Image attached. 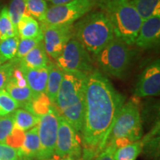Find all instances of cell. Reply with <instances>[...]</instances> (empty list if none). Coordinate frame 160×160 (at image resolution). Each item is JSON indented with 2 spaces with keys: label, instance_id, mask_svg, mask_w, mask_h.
<instances>
[{
  "label": "cell",
  "instance_id": "cell-1",
  "mask_svg": "<svg viewBox=\"0 0 160 160\" xmlns=\"http://www.w3.org/2000/svg\"><path fill=\"white\" fill-rule=\"evenodd\" d=\"M124 102L125 97L101 72L94 70L88 74L81 131L83 160H92L105 148Z\"/></svg>",
  "mask_w": 160,
  "mask_h": 160
},
{
  "label": "cell",
  "instance_id": "cell-2",
  "mask_svg": "<svg viewBox=\"0 0 160 160\" xmlns=\"http://www.w3.org/2000/svg\"><path fill=\"white\" fill-rule=\"evenodd\" d=\"M87 74L64 72L54 108L77 133L82 129L85 114V90Z\"/></svg>",
  "mask_w": 160,
  "mask_h": 160
},
{
  "label": "cell",
  "instance_id": "cell-3",
  "mask_svg": "<svg viewBox=\"0 0 160 160\" xmlns=\"http://www.w3.org/2000/svg\"><path fill=\"white\" fill-rule=\"evenodd\" d=\"M73 37L95 56L115 37L108 17L102 11L87 13L73 25Z\"/></svg>",
  "mask_w": 160,
  "mask_h": 160
},
{
  "label": "cell",
  "instance_id": "cell-4",
  "mask_svg": "<svg viewBox=\"0 0 160 160\" xmlns=\"http://www.w3.org/2000/svg\"><path fill=\"white\" fill-rule=\"evenodd\" d=\"M97 5L108 17L115 37L134 45L143 21L128 0H98Z\"/></svg>",
  "mask_w": 160,
  "mask_h": 160
},
{
  "label": "cell",
  "instance_id": "cell-5",
  "mask_svg": "<svg viewBox=\"0 0 160 160\" xmlns=\"http://www.w3.org/2000/svg\"><path fill=\"white\" fill-rule=\"evenodd\" d=\"M96 57L103 72L113 77L122 78L131 66L133 52L125 42L115 37Z\"/></svg>",
  "mask_w": 160,
  "mask_h": 160
},
{
  "label": "cell",
  "instance_id": "cell-6",
  "mask_svg": "<svg viewBox=\"0 0 160 160\" xmlns=\"http://www.w3.org/2000/svg\"><path fill=\"white\" fill-rule=\"evenodd\" d=\"M142 134V128L139 108L134 102L129 101L124 104L117 115L105 146L119 138L127 139L133 143L139 141Z\"/></svg>",
  "mask_w": 160,
  "mask_h": 160
},
{
  "label": "cell",
  "instance_id": "cell-7",
  "mask_svg": "<svg viewBox=\"0 0 160 160\" xmlns=\"http://www.w3.org/2000/svg\"><path fill=\"white\" fill-rule=\"evenodd\" d=\"M58 68L63 72L89 74L94 71L89 52L76 38L72 37L56 59Z\"/></svg>",
  "mask_w": 160,
  "mask_h": 160
},
{
  "label": "cell",
  "instance_id": "cell-8",
  "mask_svg": "<svg viewBox=\"0 0 160 160\" xmlns=\"http://www.w3.org/2000/svg\"><path fill=\"white\" fill-rule=\"evenodd\" d=\"M98 0H73L61 5H53L48 9L42 24L45 25H70L88 13Z\"/></svg>",
  "mask_w": 160,
  "mask_h": 160
},
{
  "label": "cell",
  "instance_id": "cell-9",
  "mask_svg": "<svg viewBox=\"0 0 160 160\" xmlns=\"http://www.w3.org/2000/svg\"><path fill=\"white\" fill-rule=\"evenodd\" d=\"M59 114L53 106L48 113L39 117L37 124L40 152L37 160H48L53 157L59 127Z\"/></svg>",
  "mask_w": 160,
  "mask_h": 160
},
{
  "label": "cell",
  "instance_id": "cell-10",
  "mask_svg": "<svg viewBox=\"0 0 160 160\" xmlns=\"http://www.w3.org/2000/svg\"><path fill=\"white\" fill-rule=\"evenodd\" d=\"M41 29L46 53L56 60L62 53L66 44L74 36L73 25L53 26L42 24Z\"/></svg>",
  "mask_w": 160,
  "mask_h": 160
},
{
  "label": "cell",
  "instance_id": "cell-11",
  "mask_svg": "<svg viewBox=\"0 0 160 160\" xmlns=\"http://www.w3.org/2000/svg\"><path fill=\"white\" fill-rule=\"evenodd\" d=\"M55 153L56 157L58 158H79L81 155V148L78 133L60 115Z\"/></svg>",
  "mask_w": 160,
  "mask_h": 160
},
{
  "label": "cell",
  "instance_id": "cell-12",
  "mask_svg": "<svg viewBox=\"0 0 160 160\" xmlns=\"http://www.w3.org/2000/svg\"><path fill=\"white\" fill-rule=\"evenodd\" d=\"M160 91V62L158 59L143 70L136 85L134 94L137 97L157 96Z\"/></svg>",
  "mask_w": 160,
  "mask_h": 160
},
{
  "label": "cell",
  "instance_id": "cell-13",
  "mask_svg": "<svg viewBox=\"0 0 160 160\" xmlns=\"http://www.w3.org/2000/svg\"><path fill=\"white\" fill-rule=\"evenodd\" d=\"M160 40V16L144 20L136 39L135 45L142 49L153 48Z\"/></svg>",
  "mask_w": 160,
  "mask_h": 160
},
{
  "label": "cell",
  "instance_id": "cell-14",
  "mask_svg": "<svg viewBox=\"0 0 160 160\" xmlns=\"http://www.w3.org/2000/svg\"><path fill=\"white\" fill-rule=\"evenodd\" d=\"M48 66L39 69H26L19 66L25 76L28 85L33 92V98L45 93L48 77Z\"/></svg>",
  "mask_w": 160,
  "mask_h": 160
},
{
  "label": "cell",
  "instance_id": "cell-15",
  "mask_svg": "<svg viewBox=\"0 0 160 160\" xmlns=\"http://www.w3.org/2000/svg\"><path fill=\"white\" fill-rule=\"evenodd\" d=\"M50 63L51 62L44 48L43 41H42L20 60L18 65L22 68L39 69L48 67Z\"/></svg>",
  "mask_w": 160,
  "mask_h": 160
},
{
  "label": "cell",
  "instance_id": "cell-16",
  "mask_svg": "<svg viewBox=\"0 0 160 160\" xmlns=\"http://www.w3.org/2000/svg\"><path fill=\"white\" fill-rule=\"evenodd\" d=\"M19 149L22 154L23 160H37L40 152V141L37 125L27 131L25 141Z\"/></svg>",
  "mask_w": 160,
  "mask_h": 160
},
{
  "label": "cell",
  "instance_id": "cell-17",
  "mask_svg": "<svg viewBox=\"0 0 160 160\" xmlns=\"http://www.w3.org/2000/svg\"><path fill=\"white\" fill-rule=\"evenodd\" d=\"M48 67V77L45 93L48 97L52 105H54L57 93L64 77V72L56 64L51 62Z\"/></svg>",
  "mask_w": 160,
  "mask_h": 160
},
{
  "label": "cell",
  "instance_id": "cell-18",
  "mask_svg": "<svg viewBox=\"0 0 160 160\" xmlns=\"http://www.w3.org/2000/svg\"><path fill=\"white\" fill-rule=\"evenodd\" d=\"M17 34L21 39H31L42 35V31L37 19L24 15L18 23Z\"/></svg>",
  "mask_w": 160,
  "mask_h": 160
},
{
  "label": "cell",
  "instance_id": "cell-19",
  "mask_svg": "<svg viewBox=\"0 0 160 160\" xmlns=\"http://www.w3.org/2000/svg\"><path fill=\"white\" fill-rule=\"evenodd\" d=\"M5 89L10 96L19 104L20 107H25L33 99V92L29 86L20 87L16 84L12 77L6 85Z\"/></svg>",
  "mask_w": 160,
  "mask_h": 160
},
{
  "label": "cell",
  "instance_id": "cell-20",
  "mask_svg": "<svg viewBox=\"0 0 160 160\" xmlns=\"http://www.w3.org/2000/svg\"><path fill=\"white\" fill-rule=\"evenodd\" d=\"M142 21L160 16V0H128Z\"/></svg>",
  "mask_w": 160,
  "mask_h": 160
},
{
  "label": "cell",
  "instance_id": "cell-21",
  "mask_svg": "<svg viewBox=\"0 0 160 160\" xmlns=\"http://www.w3.org/2000/svg\"><path fill=\"white\" fill-rule=\"evenodd\" d=\"M14 127L27 131L37 125L39 117L26 109H17L13 113Z\"/></svg>",
  "mask_w": 160,
  "mask_h": 160
},
{
  "label": "cell",
  "instance_id": "cell-22",
  "mask_svg": "<svg viewBox=\"0 0 160 160\" xmlns=\"http://www.w3.org/2000/svg\"><path fill=\"white\" fill-rule=\"evenodd\" d=\"M53 107V105H52L48 97L44 93L33 98L31 102L26 105L24 108L38 117H40L48 113Z\"/></svg>",
  "mask_w": 160,
  "mask_h": 160
},
{
  "label": "cell",
  "instance_id": "cell-23",
  "mask_svg": "<svg viewBox=\"0 0 160 160\" xmlns=\"http://www.w3.org/2000/svg\"><path fill=\"white\" fill-rule=\"evenodd\" d=\"M144 142L137 141L115 151V160H136L143 148Z\"/></svg>",
  "mask_w": 160,
  "mask_h": 160
},
{
  "label": "cell",
  "instance_id": "cell-24",
  "mask_svg": "<svg viewBox=\"0 0 160 160\" xmlns=\"http://www.w3.org/2000/svg\"><path fill=\"white\" fill-rule=\"evenodd\" d=\"M18 36L17 30L9 17L8 7H3L0 11V41Z\"/></svg>",
  "mask_w": 160,
  "mask_h": 160
},
{
  "label": "cell",
  "instance_id": "cell-25",
  "mask_svg": "<svg viewBox=\"0 0 160 160\" xmlns=\"http://www.w3.org/2000/svg\"><path fill=\"white\" fill-rule=\"evenodd\" d=\"M25 3L28 15L38 19L42 23L45 19L48 7L45 0H24Z\"/></svg>",
  "mask_w": 160,
  "mask_h": 160
},
{
  "label": "cell",
  "instance_id": "cell-26",
  "mask_svg": "<svg viewBox=\"0 0 160 160\" xmlns=\"http://www.w3.org/2000/svg\"><path fill=\"white\" fill-rule=\"evenodd\" d=\"M19 42V38L18 36L0 41V57L5 62L14 59Z\"/></svg>",
  "mask_w": 160,
  "mask_h": 160
},
{
  "label": "cell",
  "instance_id": "cell-27",
  "mask_svg": "<svg viewBox=\"0 0 160 160\" xmlns=\"http://www.w3.org/2000/svg\"><path fill=\"white\" fill-rule=\"evenodd\" d=\"M42 41H43V35L39 36L35 38L31 39H22L19 40V45H18L17 54L13 61L19 63V61L25 56L29 53L32 49H33L36 46L39 45Z\"/></svg>",
  "mask_w": 160,
  "mask_h": 160
},
{
  "label": "cell",
  "instance_id": "cell-28",
  "mask_svg": "<svg viewBox=\"0 0 160 160\" xmlns=\"http://www.w3.org/2000/svg\"><path fill=\"white\" fill-rule=\"evenodd\" d=\"M8 9L9 17L17 31V25L21 18L24 15L28 16L26 10L25 3L24 0H11Z\"/></svg>",
  "mask_w": 160,
  "mask_h": 160
},
{
  "label": "cell",
  "instance_id": "cell-29",
  "mask_svg": "<svg viewBox=\"0 0 160 160\" xmlns=\"http://www.w3.org/2000/svg\"><path fill=\"white\" fill-rule=\"evenodd\" d=\"M20 105L12 98L5 88L0 90V117L13 113Z\"/></svg>",
  "mask_w": 160,
  "mask_h": 160
},
{
  "label": "cell",
  "instance_id": "cell-30",
  "mask_svg": "<svg viewBox=\"0 0 160 160\" xmlns=\"http://www.w3.org/2000/svg\"><path fill=\"white\" fill-rule=\"evenodd\" d=\"M14 126L13 113L0 118V143L5 144L8 137Z\"/></svg>",
  "mask_w": 160,
  "mask_h": 160
},
{
  "label": "cell",
  "instance_id": "cell-31",
  "mask_svg": "<svg viewBox=\"0 0 160 160\" xmlns=\"http://www.w3.org/2000/svg\"><path fill=\"white\" fill-rule=\"evenodd\" d=\"M25 138V132L13 126L11 133L6 138L5 144L14 148L19 149L22 146Z\"/></svg>",
  "mask_w": 160,
  "mask_h": 160
},
{
  "label": "cell",
  "instance_id": "cell-32",
  "mask_svg": "<svg viewBox=\"0 0 160 160\" xmlns=\"http://www.w3.org/2000/svg\"><path fill=\"white\" fill-rule=\"evenodd\" d=\"M18 63L11 60L8 62L0 65V90L5 88L8 81L11 79L12 73Z\"/></svg>",
  "mask_w": 160,
  "mask_h": 160
},
{
  "label": "cell",
  "instance_id": "cell-33",
  "mask_svg": "<svg viewBox=\"0 0 160 160\" xmlns=\"http://www.w3.org/2000/svg\"><path fill=\"white\" fill-rule=\"evenodd\" d=\"M0 160H23L20 149L0 143Z\"/></svg>",
  "mask_w": 160,
  "mask_h": 160
},
{
  "label": "cell",
  "instance_id": "cell-34",
  "mask_svg": "<svg viewBox=\"0 0 160 160\" xmlns=\"http://www.w3.org/2000/svg\"><path fill=\"white\" fill-rule=\"evenodd\" d=\"M117 150L116 147L112 144L105 146V148L96 158V160H115L114 153Z\"/></svg>",
  "mask_w": 160,
  "mask_h": 160
},
{
  "label": "cell",
  "instance_id": "cell-35",
  "mask_svg": "<svg viewBox=\"0 0 160 160\" xmlns=\"http://www.w3.org/2000/svg\"><path fill=\"white\" fill-rule=\"evenodd\" d=\"M47 1L51 2L53 5H64V4L68 3L70 2L73 1V0H47Z\"/></svg>",
  "mask_w": 160,
  "mask_h": 160
},
{
  "label": "cell",
  "instance_id": "cell-36",
  "mask_svg": "<svg viewBox=\"0 0 160 160\" xmlns=\"http://www.w3.org/2000/svg\"><path fill=\"white\" fill-rule=\"evenodd\" d=\"M4 63H5V62H4L3 60L1 59V57H0V65H2V64H4Z\"/></svg>",
  "mask_w": 160,
  "mask_h": 160
},
{
  "label": "cell",
  "instance_id": "cell-37",
  "mask_svg": "<svg viewBox=\"0 0 160 160\" xmlns=\"http://www.w3.org/2000/svg\"><path fill=\"white\" fill-rule=\"evenodd\" d=\"M65 160H73V159H72L71 158H68V159H65Z\"/></svg>",
  "mask_w": 160,
  "mask_h": 160
},
{
  "label": "cell",
  "instance_id": "cell-38",
  "mask_svg": "<svg viewBox=\"0 0 160 160\" xmlns=\"http://www.w3.org/2000/svg\"><path fill=\"white\" fill-rule=\"evenodd\" d=\"M2 8H1V5H0V11H1Z\"/></svg>",
  "mask_w": 160,
  "mask_h": 160
},
{
  "label": "cell",
  "instance_id": "cell-39",
  "mask_svg": "<svg viewBox=\"0 0 160 160\" xmlns=\"http://www.w3.org/2000/svg\"><path fill=\"white\" fill-rule=\"evenodd\" d=\"M45 1H47V0H45Z\"/></svg>",
  "mask_w": 160,
  "mask_h": 160
}]
</instances>
